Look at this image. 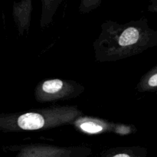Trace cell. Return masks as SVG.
<instances>
[{
  "label": "cell",
  "mask_w": 157,
  "mask_h": 157,
  "mask_svg": "<svg viewBox=\"0 0 157 157\" xmlns=\"http://www.w3.org/2000/svg\"><path fill=\"white\" fill-rule=\"evenodd\" d=\"M157 45V30L150 27L146 18L129 22L107 21L93 44L95 58L112 62L140 55Z\"/></svg>",
  "instance_id": "obj_1"
},
{
  "label": "cell",
  "mask_w": 157,
  "mask_h": 157,
  "mask_svg": "<svg viewBox=\"0 0 157 157\" xmlns=\"http://www.w3.org/2000/svg\"><path fill=\"white\" fill-rule=\"evenodd\" d=\"M83 113L77 106H52L23 113L0 114V132L45 130L73 124Z\"/></svg>",
  "instance_id": "obj_2"
},
{
  "label": "cell",
  "mask_w": 157,
  "mask_h": 157,
  "mask_svg": "<svg viewBox=\"0 0 157 157\" xmlns=\"http://www.w3.org/2000/svg\"><path fill=\"white\" fill-rule=\"evenodd\" d=\"M84 90V86L75 81L54 78L38 83L34 95L35 99L39 103L55 102L74 99L80 96Z\"/></svg>",
  "instance_id": "obj_3"
},
{
  "label": "cell",
  "mask_w": 157,
  "mask_h": 157,
  "mask_svg": "<svg viewBox=\"0 0 157 157\" xmlns=\"http://www.w3.org/2000/svg\"><path fill=\"white\" fill-rule=\"evenodd\" d=\"M18 151L16 157H86L91 152L87 147H57L34 144L10 147Z\"/></svg>",
  "instance_id": "obj_4"
},
{
  "label": "cell",
  "mask_w": 157,
  "mask_h": 157,
  "mask_svg": "<svg viewBox=\"0 0 157 157\" xmlns=\"http://www.w3.org/2000/svg\"><path fill=\"white\" fill-rule=\"evenodd\" d=\"M72 125L75 126L77 130L87 134H101L112 132L120 135H125L133 131V128L130 126L117 124L88 116L80 117Z\"/></svg>",
  "instance_id": "obj_5"
},
{
  "label": "cell",
  "mask_w": 157,
  "mask_h": 157,
  "mask_svg": "<svg viewBox=\"0 0 157 157\" xmlns=\"http://www.w3.org/2000/svg\"><path fill=\"white\" fill-rule=\"evenodd\" d=\"M32 10V0H25V1L15 2L13 4L12 15L18 29V35L20 36L24 34V32L29 30L30 26Z\"/></svg>",
  "instance_id": "obj_6"
},
{
  "label": "cell",
  "mask_w": 157,
  "mask_h": 157,
  "mask_svg": "<svg viewBox=\"0 0 157 157\" xmlns=\"http://www.w3.org/2000/svg\"><path fill=\"white\" fill-rule=\"evenodd\" d=\"M147 154V149L144 147H125L109 149L98 157H144Z\"/></svg>",
  "instance_id": "obj_7"
},
{
  "label": "cell",
  "mask_w": 157,
  "mask_h": 157,
  "mask_svg": "<svg viewBox=\"0 0 157 157\" xmlns=\"http://www.w3.org/2000/svg\"><path fill=\"white\" fill-rule=\"evenodd\" d=\"M139 92H157V65L147 71L136 85Z\"/></svg>",
  "instance_id": "obj_8"
},
{
  "label": "cell",
  "mask_w": 157,
  "mask_h": 157,
  "mask_svg": "<svg viewBox=\"0 0 157 157\" xmlns=\"http://www.w3.org/2000/svg\"><path fill=\"white\" fill-rule=\"evenodd\" d=\"M62 0H43L42 11H41V17L40 25L41 28H44L49 25L50 22L53 18V15L58 9V6L61 4Z\"/></svg>",
  "instance_id": "obj_9"
},
{
  "label": "cell",
  "mask_w": 157,
  "mask_h": 157,
  "mask_svg": "<svg viewBox=\"0 0 157 157\" xmlns=\"http://www.w3.org/2000/svg\"><path fill=\"white\" fill-rule=\"evenodd\" d=\"M101 3V0H83L79 6V10L81 13H88L97 9Z\"/></svg>",
  "instance_id": "obj_10"
},
{
  "label": "cell",
  "mask_w": 157,
  "mask_h": 157,
  "mask_svg": "<svg viewBox=\"0 0 157 157\" xmlns=\"http://www.w3.org/2000/svg\"><path fill=\"white\" fill-rule=\"evenodd\" d=\"M148 10L150 12H156L157 13V0H152L148 6Z\"/></svg>",
  "instance_id": "obj_11"
}]
</instances>
